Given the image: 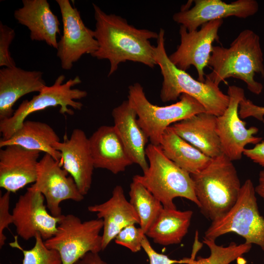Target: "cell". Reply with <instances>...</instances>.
I'll return each mask as SVG.
<instances>
[{"mask_svg":"<svg viewBox=\"0 0 264 264\" xmlns=\"http://www.w3.org/2000/svg\"><path fill=\"white\" fill-rule=\"evenodd\" d=\"M92 5L96 21L94 35L98 48L91 56L110 61L108 77L117 70L119 64L127 61L151 68L157 65L154 58V46L150 40L157 39V33L137 28L121 16L107 14L96 4Z\"/></svg>","mask_w":264,"mask_h":264,"instance_id":"6da1fadb","label":"cell"},{"mask_svg":"<svg viewBox=\"0 0 264 264\" xmlns=\"http://www.w3.org/2000/svg\"><path fill=\"white\" fill-rule=\"evenodd\" d=\"M263 62L259 36L252 30L244 29L229 47L213 46L208 62L212 71L206 75L205 79L219 86L226 79H239L246 84L250 92L259 95L263 86L254 77L259 74L264 78Z\"/></svg>","mask_w":264,"mask_h":264,"instance_id":"7a4b0ae2","label":"cell"},{"mask_svg":"<svg viewBox=\"0 0 264 264\" xmlns=\"http://www.w3.org/2000/svg\"><path fill=\"white\" fill-rule=\"evenodd\" d=\"M201 213L211 221L235 205L241 188L235 166L225 154L212 158L201 170L190 174Z\"/></svg>","mask_w":264,"mask_h":264,"instance_id":"3957f363","label":"cell"},{"mask_svg":"<svg viewBox=\"0 0 264 264\" xmlns=\"http://www.w3.org/2000/svg\"><path fill=\"white\" fill-rule=\"evenodd\" d=\"M154 58L160 68L163 82L160 97L163 102L176 101L182 94H188L198 100L206 112L218 117L226 109L229 97L211 81L204 82L193 78L186 71L177 68L169 58L165 47V31L158 33Z\"/></svg>","mask_w":264,"mask_h":264,"instance_id":"277c9868","label":"cell"},{"mask_svg":"<svg viewBox=\"0 0 264 264\" xmlns=\"http://www.w3.org/2000/svg\"><path fill=\"white\" fill-rule=\"evenodd\" d=\"M146 155L148 168L142 175H135L132 180L146 187L164 208L176 209L173 200L177 197L187 199L199 207L190 174L170 160L159 145L149 144Z\"/></svg>","mask_w":264,"mask_h":264,"instance_id":"5b68a950","label":"cell"},{"mask_svg":"<svg viewBox=\"0 0 264 264\" xmlns=\"http://www.w3.org/2000/svg\"><path fill=\"white\" fill-rule=\"evenodd\" d=\"M128 100L137 115V121L151 143L159 145L164 131L172 124L195 114L206 112L195 98L182 94L177 102L165 106L151 103L138 83L129 87Z\"/></svg>","mask_w":264,"mask_h":264,"instance_id":"8992f818","label":"cell"},{"mask_svg":"<svg viewBox=\"0 0 264 264\" xmlns=\"http://www.w3.org/2000/svg\"><path fill=\"white\" fill-rule=\"evenodd\" d=\"M65 79L64 75H59L52 86H46L30 100H23L11 117L0 120L1 139L9 138L27 117L34 112L58 106L60 107V113L64 115L74 114V111L69 107L81 110L83 104L77 100L86 97L88 93L86 90L73 87L81 83L82 81L78 76L64 83Z\"/></svg>","mask_w":264,"mask_h":264,"instance_id":"52a82bcc","label":"cell"},{"mask_svg":"<svg viewBox=\"0 0 264 264\" xmlns=\"http://www.w3.org/2000/svg\"><path fill=\"white\" fill-rule=\"evenodd\" d=\"M255 187L250 179L241 186L237 200L224 215L212 221L204 238L216 240L229 233L242 237L245 242L255 244L264 251V218L261 215Z\"/></svg>","mask_w":264,"mask_h":264,"instance_id":"ba28073f","label":"cell"},{"mask_svg":"<svg viewBox=\"0 0 264 264\" xmlns=\"http://www.w3.org/2000/svg\"><path fill=\"white\" fill-rule=\"evenodd\" d=\"M102 219L82 221L72 214L63 215L55 234L44 241L49 249L58 252L62 264H75L88 252L98 253L103 250Z\"/></svg>","mask_w":264,"mask_h":264,"instance_id":"9c48e42d","label":"cell"},{"mask_svg":"<svg viewBox=\"0 0 264 264\" xmlns=\"http://www.w3.org/2000/svg\"><path fill=\"white\" fill-rule=\"evenodd\" d=\"M62 16L63 34L58 42L57 56L62 69L70 70L85 54L90 55L98 48L93 30L83 22L80 12L69 0H56Z\"/></svg>","mask_w":264,"mask_h":264,"instance_id":"30bf717a","label":"cell"},{"mask_svg":"<svg viewBox=\"0 0 264 264\" xmlns=\"http://www.w3.org/2000/svg\"><path fill=\"white\" fill-rule=\"evenodd\" d=\"M227 95L229 104L223 114L217 118V132L223 154L233 161L242 158L247 145H256L262 138L255 136L259 131L257 127L247 128L246 123L240 117L239 104L245 97L243 89L230 86Z\"/></svg>","mask_w":264,"mask_h":264,"instance_id":"8fae6325","label":"cell"},{"mask_svg":"<svg viewBox=\"0 0 264 264\" xmlns=\"http://www.w3.org/2000/svg\"><path fill=\"white\" fill-rule=\"evenodd\" d=\"M222 23L223 20L210 21L203 24L199 30L192 31H188L181 25L179 30L180 43L169 56L171 62L184 71L193 66L198 72V80L205 82L204 69L208 66L213 42L219 40L218 32Z\"/></svg>","mask_w":264,"mask_h":264,"instance_id":"7c38bea8","label":"cell"},{"mask_svg":"<svg viewBox=\"0 0 264 264\" xmlns=\"http://www.w3.org/2000/svg\"><path fill=\"white\" fill-rule=\"evenodd\" d=\"M51 155L45 154L39 160L36 180L30 187L44 196L50 214L61 217V203L70 199L81 201L84 196L80 192L72 177Z\"/></svg>","mask_w":264,"mask_h":264,"instance_id":"4fadbf2b","label":"cell"},{"mask_svg":"<svg viewBox=\"0 0 264 264\" xmlns=\"http://www.w3.org/2000/svg\"><path fill=\"white\" fill-rule=\"evenodd\" d=\"M44 197L40 192L27 189L21 195L12 211L13 223L17 235L28 240L40 235L46 241L53 236L62 215L55 217L50 214L44 204Z\"/></svg>","mask_w":264,"mask_h":264,"instance_id":"5bb4252c","label":"cell"},{"mask_svg":"<svg viewBox=\"0 0 264 264\" xmlns=\"http://www.w3.org/2000/svg\"><path fill=\"white\" fill-rule=\"evenodd\" d=\"M52 146L61 154V166L74 179L80 192L86 195L91 187L95 168L85 132L75 129L69 138L65 135L63 142H56Z\"/></svg>","mask_w":264,"mask_h":264,"instance_id":"9a60e30c","label":"cell"},{"mask_svg":"<svg viewBox=\"0 0 264 264\" xmlns=\"http://www.w3.org/2000/svg\"><path fill=\"white\" fill-rule=\"evenodd\" d=\"M190 9L175 13L173 20L184 26L188 31L198 30L210 21L222 20L231 16L245 19L259 10L255 0H237L227 3L221 0H196Z\"/></svg>","mask_w":264,"mask_h":264,"instance_id":"2e32d148","label":"cell"},{"mask_svg":"<svg viewBox=\"0 0 264 264\" xmlns=\"http://www.w3.org/2000/svg\"><path fill=\"white\" fill-rule=\"evenodd\" d=\"M40 152L12 145L0 150V187L16 193L35 183Z\"/></svg>","mask_w":264,"mask_h":264,"instance_id":"e0dca14e","label":"cell"},{"mask_svg":"<svg viewBox=\"0 0 264 264\" xmlns=\"http://www.w3.org/2000/svg\"><path fill=\"white\" fill-rule=\"evenodd\" d=\"M40 71H29L16 66L0 69V120L11 117L16 102L25 94L40 92L46 86Z\"/></svg>","mask_w":264,"mask_h":264,"instance_id":"ac0fdd59","label":"cell"},{"mask_svg":"<svg viewBox=\"0 0 264 264\" xmlns=\"http://www.w3.org/2000/svg\"><path fill=\"white\" fill-rule=\"evenodd\" d=\"M94 168L116 175L133 164L113 126H102L88 138Z\"/></svg>","mask_w":264,"mask_h":264,"instance_id":"d6986e66","label":"cell"},{"mask_svg":"<svg viewBox=\"0 0 264 264\" xmlns=\"http://www.w3.org/2000/svg\"><path fill=\"white\" fill-rule=\"evenodd\" d=\"M88 211L97 213L98 219L103 221L102 249L104 250L125 227L139 224V218L128 201L120 185L116 186L107 201L88 206Z\"/></svg>","mask_w":264,"mask_h":264,"instance_id":"ffe728a7","label":"cell"},{"mask_svg":"<svg viewBox=\"0 0 264 264\" xmlns=\"http://www.w3.org/2000/svg\"><path fill=\"white\" fill-rule=\"evenodd\" d=\"M22 2L23 6L14 12L15 19L27 27L32 41L44 42L57 49L60 22L47 0H22Z\"/></svg>","mask_w":264,"mask_h":264,"instance_id":"44dd1931","label":"cell"},{"mask_svg":"<svg viewBox=\"0 0 264 264\" xmlns=\"http://www.w3.org/2000/svg\"><path fill=\"white\" fill-rule=\"evenodd\" d=\"M217 118L206 112L195 114L170 127L180 137L213 158L223 154L217 132Z\"/></svg>","mask_w":264,"mask_h":264,"instance_id":"7402d4cb","label":"cell"},{"mask_svg":"<svg viewBox=\"0 0 264 264\" xmlns=\"http://www.w3.org/2000/svg\"><path fill=\"white\" fill-rule=\"evenodd\" d=\"M111 115L113 126L133 163L145 172L149 167L146 148L149 139L137 121L136 112L127 100L114 108Z\"/></svg>","mask_w":264,"mask_h":264,"instance_id":"603a6c76","label":"cell"},{"mask_svg":"<svg viewBox=\"0 0 264 264\" xmlns=\"http://www.w3.org/2000/svg\"><path fill=\"white\" fill-rule=\"evenodd\" d=\"M58 141L60 138L58 134L48 124L25 120L9 138L0 139V147L18 145L27 150L44 152L60 162L61 154L52 146Z\"/></svg>","mask_w":264,"mask_h":264,"instance_id":"cb8c5ba5","label":"cell"},{"mask_svg":"<svg viewBox=\"0 0 264 264\" xmlns=\"http://www.w3.org/2000/svg\"><path fill=\"white\" fill-rule=\"evenodd\" d=\"M159 146L170 160L190 174L201 170L212 159L180 137L170 126L163 133Z\"/></svg>","mask_w":264,"mask_h":264,"instance_id":"d4e9b609","label":"cell"},{"mask_svg":"<svg viewBox=\"0 0 264 264\" xmlns=\"http://www.w3.org/2000/svg\"><path fill=\"white\" fill-rule=\"evenodd\" d=\"M193 214L191 210L163 208L145 235L162 245L179 243L188 233Z\"/></svg>","mask_w":264,"mask_h":264,"instance_id":"484cf974","label":"cell"},{"mask_svg":"<svg viewBox=\"0 0 264 264\" xmlns=\"http://www.w3.org/2000/svg\"><path fill=\"white\" fill-rule=\"evenodd\" d=\"M130 202L139 218L140 228L146 234L164 208L146 187L132 180L129 192Z\"/></svg>","mask_w":264,"mask_h":264,"instance_id":"4316f807","label":"cell"},{"mask_svg":"<svg viewBox=\"0 0 264 264\" xmlns=\"http://www.w3.org/2000/svg\"><path fill=\"white\" fill-rule=\"evenodd\" d=\"M202 242L210 249L209 256L198 257L195 259L196 256L192 255L191 258H186V264H230L248 253L252 245L245 242L239 244L232 242L228 246H223L218 245L215 240L204 237Z\"/></svg>","mask_w":264,"mask_h":264,"instance_id":"83f0119b","label":"cell"},{"mask_svg":"<svg viewBox=\"0 0 264 264\" xmlns=\"http://www.w3.org/2000/svg\"><path fill=\"white\" fill-rule=\"evenodd\" d=\"M35 243L33 248L24 249L18 241L17 236L15 240L9 243L11 246L21 250L23 255L22 264H62L59 253L56 250L48 248L40 235L35 237Z\"/></svg>","mask_w":264,"mask_h":264,"instance_id":"f1b7e54d","label":"cell"},{"mask_svg":"<svg viewBox=\"0 0 264 264\" xmlns=\"http://www.w3.org/2000/svg\"><path fill=\"white\" fill-rule=\"evenodd\" d=\"M144 234L140 228L132 224L124 228L115 238L116 243L135 253L141 250V241Z\"/></svg>","mask_w":264,"mask_h":264,"instance_id":"f546056e","label":"cell"},{"mask_svg":"<svg viewBox=\"0 0 264 264\" xmlns=\"http://www.w3.org/2000/svg\"><path fill=\"white\" fill-rule=\"evenodd\" d=\"M15 36L14 29L0 22V66H16L9 47Z\"/></svg>","mask_w":264,"mask_h":264,"instance_id":"4dcf8cb0","label":"cell"},{"mask_svg":"<svg viewBox=\"0 0 264 264\" xmlns=\"http://www.w3.org/2000/svg\"><path fill=\"white\" fill-rule=\"evenodd\" d=\"M10 193L6 191L0 197V248L5 244L6 237L4 234V230L9 225L13 223L12 214L9 212Z\"/></svg>","mask_w":264,"mask_h":264,"instance_id":"1f68e13d","label":"cell"},{"mask_svg":"<svg viewBox=\"0 0 264 264\" xmlns=\"http://www.w3.org/2000/svg\"><path fill=\"white\" fill-rule=\"evenodd\" d=\"M141 245L149 258L150 264H186V258L180 260H174L166 255L157 252L151 246L146 235L142 237Z\"/></svg>","mask_w":264,"mask_h":264,"instance_id":"d6a6232c","label":"cell"},{"mask_svg":"<svg viewBox=\"0 0 264 264\" xmlns=\"http://www.w3.org/2000/svg\"><path fill=\"white\" fill-rule=\"evenodd\" d=\"M239 114L242 119L253 117L264 122V107L254 104L246 97L243 98L239 104Z\"/></svg>","mask_w":264,"mask_h":264,"instance_id":"836d02e7","label":"cell"},{"mask_svg":"<svg viewBox=\"0 0 264 264\" xmlns=\"http://www.w3.org/2000/svg\"><path fill=\"white\" fill-rule=\"evenodd\" d=\"M243 154L253 162L264 167V140L256 144L251 149H245Z\"/></svg>","mask_w":264,"mask_h":264,"instance_id":"e575fe53","label":"cell"},{"mask_svg":"<svg viewBox=\"0 0 264 264\" xmlns=\"http://www.w3.org/2000/svg\"><path fill=\"white\" fill-rule=\"evenodd\" d=\"M75 264H109L102 260L98 253L88 252Z\"/></svg>","mask_w":264,"mask_h":264,"instance_id":"d590c367","label":"cell"},{"mask_svg":"<svg viewBox=\"0 0 264 264\" xmlns=\"http://www.w3.org/2000/svg\"><path fill=\"white\" fill-rule=\"evenodd\" d=\"M255 191L264 202V170L260 172L258 178V184L255 187Z\"/></svg>","mask_w":264,"mask_h":264,"instance_id":"8d00e7d4","label":"cell"},{"mask_svg":"<svg viewBox=\"0 0 264 264\" xmlns=\"http://www.w3.org/2000/svg\"></svg>","mask_w":264,"mask_h":264,"instance_id":"74e56055","label":"cell"}]
</instances>
